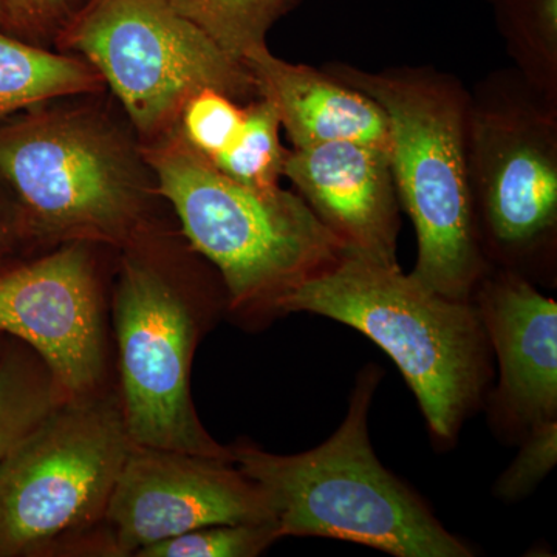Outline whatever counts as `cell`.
<instances>
[{
  "label": "cell",
  "mask_w": 557,
  "mask_h": 557,
  "mask_svg": "<svg viewBox=\"0 0 557 557\" xmlns=\"http://www.w3.org/2000/svg\"><path fill=\"white\" fill-rule=\"evenodd\" d=\"M273 309L321 314L372 339L394 359L438 438H454L485 386L478 306L440 295L397 263L346 252L288 289Z\"/></svg>",
  "instance_id": "6da1fadb"
},
{
  "label": "cell",
  "mask_w": 557,
  "mask_h": 557,
  "mask_svg": "<svg viewBox=\"0 0 557 557\" xmlns=\"http://www.w3.org/2000/svg\"><path fill=\"white\" fill-rule=\"evenodd\" d=\"M379 380L364 369L346 420L318 448L276 456L239 446L234 463L269 502L278 539H339L398 557L471 556L373 453L368 417Z\"/></svg>",
  "instance_id": "7a4b0ae2"
},
{
  "label": "cell",
  "mask_w": 557,
  "mask_h": 557,
  "mask_svg": "<svg viewBox=\"0 0 557 557\" xmlns=\"http://www.w3.org/2000/svg\"><path fill=\"white\" fill-rule=\"evenodd\" d=\"M145 157L183 233L218 267L236 309H273L288 289L347 252L302 197L226 177L180 135Z\"/></svg>",
  "instance_id": "3957f363"
},
{
  "label": "cell",
  "mask_w": 557,
  "mask_h": 557,
  "mask_svg": "<svg viewBox=\"0 0 557 557\" xmlns=\"http://www.w3.org/2000/svg\"><path fill=\"white\" fill-rule=\"evenodd\" d=\"M132 442L119 397L67 399L0 463V557L79 552L98 539Z\"/></svg>",
  "instance_id": "277c9868"
},
{
  "label": "cell",
  "mask_w": 557,
  "mask_h": 557,
  "mask_svg": "<svg viewBox=\"0 0 557 557\" xmlns=\"http://www.w3.org/2000/svg\"><path fill=\"white\" fill-rule=\"evenodd\" d=\"M60 39L100 73L146 135L171 126L201 90L233 100L259 94L247 65L220 50L170 0H86Z\"/></svg>",
  "instance_id": "5b68a950"
},
{
  "label": "cell",
  "mask_w": 557,
  "mask_h": 557,
  "mask_svg": "<svg viewBox=\"0 0 557 557\" xmlns=\"http://www.w3.org/2000/svg\"><path fill=\"white\" fill-rule=\"evenodd\" d=\"M386 113L397 196L417 231L412 276L446 298L469 300L479 276L463 123L448 91L413 79L361 76Z\"/></svg>",
  "instance_id": "8992f818"
},
{
  "label": "cell",
  "mask_w": 557,
  "mask_h": 557,
  "mask_svg": "<svg viewBox=\"0 0 557 557\" xmlns=\"http://www.w3.org/2000/svg\"><path fill=\"white\" fill-rule=\"evenodd\" d=\"M0 177L16 194L24 230L47 239L121 245L138 230L126 156L83 116L44 113L0 127Z\"/></svg>",
  "instance_id": "52a82bcc"
},
{
  "label": "cell",
  "mask_w": 557,
  "mask_h": 557,
  "mask_svg": "<svg viewBox=\"0 0 557 557\" xmlns=\"http://www.w3.org/2000/svg\"><path fill=\"white\" fill-rule=\"evenodd\" d=\"M121 416L134 445L233 460L205 431L190 397L199 325L186 296L145 260L127 258L113 296ZM234 461V460H233Z\"/></svg>",
  "instance_id": "ba28073f"
},
{
  "label": "cell",
  "mask_w": 557,
  "mask_h": 557,
  "mask_svg": "<svg viewBox=\"0 0 557 557\" xmlns=\"http://www.w3.org/2000/svg\"><path fill=\"white\" fill-rule=\"evenodd\" d=\"M274 522L260 487L226 458L132 443L106 515L109 556L223 523Z\"/></svg>",
  "instance_id": "9c48e42d"
},
{
  "label": "cell",
  "mask_w": 557,
  "mask_h": 557,
  "mask_svg": "<svg viewBox=\"0 0 557 557\" xmlns=\"http://www.w3.org/2000/svg\"><path fill=\"white\" fill-rule=\"evenodd\" d=\"M87 242L0 270V335L30 347L67 399L102 394L108 333Z\"/></svg>",
  "instance_id": "30bf717a"
},
{
  "label": "cell",
  "mask_w": 557,
  "mask_h": 557,
  "mask_svg": "<svg viewBox=\"0 0 557 557\" xmlns=\"http://www.w3.org/2000/svg\"><path fill=\"white\" fill-rule=\"evenodd\" d=\"M284 175L347 252L397 263V188L387 149L355 141L293 149Z\"/></svg>",
  "instance_id": "8fae6325"
},
{
  "label": "cell",
  "mask_w": 557,
  "mask_h": 557,
  "mask_svg": "<svg viewBox=\"0 0 557 557\" xmlns=\"http://www.w3.org/2000/svg\"><path fill=\"white\" fill-rule=\"evenodd\" d=\"M479 313L502 370V397L531 428L556 420L557 304L525 281L487 285Z\"/></svg>",
  "instance_id": "7c38bea8"
},
{
  "label": "cell",
  "mask_w": 557,
  "mask_h": 557,
  "mask_svg": "<svg viewBox=\"0 0 557 557\" xmlns=\"http://www.w3.org/2000/svg\"><path fill=\"white\" fill-rule=\"evenodd\" d=\"M245 65L295 149L355 141L388 150L386 113L369 95L339 86L306 65L278 60L269 49Z\"/></svg>",
  "instance_id": "4fadbf2b"
},
{
  "label": "cell",
  "mask_w": 557,
  "mask_h": 557,
  "mask_svg": "<svg viewBox=\"0 0 557 557\" xmlns=\"http://www.w3.org/2000/svg\"><path fill=\"white\" fill-rule=\"evenodd\" d=\"M500 152L486 175L487 222L502 244L527 245L555 225L556 160L530 138H516Z\"/></svg>",
  "instance_id": "5bb4252c"
},
{
  "label": "cell",
  "mask_w": 557,
  "mask_h": 557,
  "mask_svg": "<svg viewBox=\"0 0 557 557\" xmlns=\"http://www.w3.org/2000/svg\"><path fill=\"white\" fill-rule=\"evenodd\" d=\"M102 84L83 58L51 53L0 28V120L39 102L91 94Z\"/></svg>",
  "instance_id": "9a60e30c"
},
{
  "label": "cell",
  "mask_w": 557,
  "mask_h": 557,
  "mask_svg": "<svg viewBox=\"0 0 557 557\" xmlns=\"http://www.w3.org/2000/svg\"><path fill=\"white\" fill-rule=\"evenodd\" d=\"M0 348V463L61 403L64 392L30 347Z\"/></svg>",
  "instance_id": "2e32d148"
},
{
  "label": "cell",
  "mask_w": 557,
  "mask_h": 557,
  "mask_svg": "<svg viewBox=\"0 0 557 557\" xmlns=\"http://www.w3.org/2000/svg\"><path fill=\"white\" fill-rule=\"evenodd\" d=\"M178 14L196 25L220 50L245 64L269 49L270 28L298 0H170Z\"/></svg>",
  "instance_id": "e0dca14e"
},
{
  "label": "cell",
  "mask_w": 557,
  "mask_h": 557,
  "mask_svg": "<svg viewBox=\"0 0 557 557\" xmlns=\"http://www.w3.org/2000/svg\"><path fill=\"white\" fill-rule=\"evenodd\" d=\"M278 131L281 121L276 110L262 98L245 109L239 135L211 163L226 177L248 188L276 189L289 152L282 146Z\"/></svg>",
  "instance_id": "ac0fdd59"
},
{
  "label": "cell",
  "mask_w": 557,
  "mask_h": 557,
  "mask_svg": "<svg viewBox=\"0 0 557 557\" xmlns=\"http://www.w3.org/2000/svg\"><path fill=\"white\" fill-rule=\"evenodd\" d=\"M276 541V522L223 523L150 545L137 557H255Z\"/></svg>",
  "instance_id": "d6986e66"
},
{
  "label": "cell",
  "mask_w": 557,
  "mask_h": 557,
  "mask_svg": "<svg viewBox=\"0 0 557 557\" xmlns=\"http://www.w3.org/2000/svg\"><path fill=\"white\" fill-rule=\"evenodd\" d=\"M245 109L222 91L207 89L190 97L180 112V137L211 161L233 145L244 124Z\"/></svg>",
  "instance_id": "ffe728a7"
},
{
  "label": "cell",
  "mask_w": 557,
  "mask_h": 557,
  "mask_svg": "<svg viewBox=\"0 0 557 557\" xmlns=\"http://www.w3.org/2000/svg\"><path fill=\"white\" fill-rule=\"evenodd\" d=\"M557 460V421H545L531 428L530 438L520 450L515 463L498 480L500 496H525L555 468Z\"/></svg>",
  "instance_id": "44dd1931"
},
{
  "label": "cell",
  "mask_w": 557,
  "mask_h": 557,
  "mask_svg": "<svg viewBox=\"0 0 557 557\" xmlns=\"http://www.w3.org/2000/svg\"><path fill=\"white\" fill-rule=\"evenodd\" d=\"M86 0H0L3 30L21 39H40L60 32Z\"/></svg>",
  "instance_id": "7402d4cb"
},
{
  "label": "cell",
  "mask_w": 557,
  "mask_h": 557,
  "mask_svg": "<svg viewBox=\"0 0 557 557\" xmlns=\"http://www.w3.org/2000/svg\"><path fill=\"white\" fill-rule=\"evenodd\" d=\"M22 231H24V225H22L20 215L11 218V215L0 211V258L10 251Z\"/></svg>",
  "instance_id": "603a6c76"
},
{
  "label": "cell",
  "mask_w": 557,
  "mask_h": 557,
  "mask_svg": "<svg viewBox=\"0 0 557 557\" xmlns=\"http://www.w3.org/2000/svg\"><path fill=\"white\" fill-rule=\"evenodd\" d=\"M0 28L3 30V17H2V11H0Z\"/></svg>",
  "instance_id": "cb8c5ba5"
},
{
  "label": "cell",
  "mask_w": 557,
  "mask_h": 557,
  "mask_svg": "<svg viewBox=\"0 0 557 557\" xmlns=\"http://www.w3.org/2000/svg\"><path fill=\"white\" fill-rule=\"evenodd\" d=\"M0 348H2V335H0Z\"/></svg>",
  "instance_id": "d4e9b609"
}]
</instances>
